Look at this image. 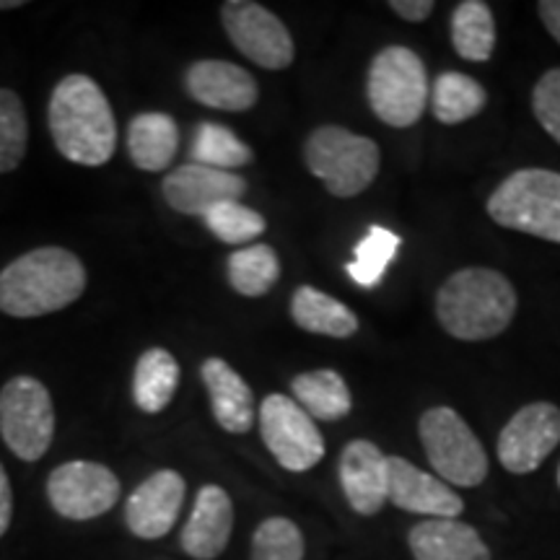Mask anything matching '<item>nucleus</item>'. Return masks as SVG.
<instances>
[{"instance_id":"24","label":"nucleus","mask_w":560,"mask_h":560,"mask_svg":"<svg viewBox=\"0 0 560 560\" xmlns=\"http://www.w3.org/2000/svg\"><path fill=\"white\" fill-rule=\"evenodd\" d=\"M179 384V363L170 350L151 348L138 359L132 397L143 412H161L172 402Z\"/></svg>"},{"instance_id":"31","label":"nucleus","mask_w":560,"mask_h":560,"mask_svg":"<svg viewBox=\"0 0 560 560\" xmlns=\"http://www.w3.org/2000/svg\"><path fill=\"white\" fill-rule=\"evenodd\" d=\"M304 535L285 516H270L252 537L249 560H304Z\"/></svg>"},{"instance_id":"23","label":"nucleus","mask_w":560,"mask_h":560,"mask_svg":"<svg viewBox=\"0 0 560 560\" xmlns=\"http://www.w3.org/2000/svg\"><path fill=\"white\" fill-rule=\"evenodd\" d=\"M291 392L301 408L310 412L314 420H325V423L342 420L350 412V408H353L346 380L332 369L299 374L291 382Z\"/></svg>"},{"instance_id":"5","label":"nucleus","mask_w":560,"mask_h":560,"mask_svg":"<svg viewBox=\"0 0 560 560\" xmlns=\"http://www.w3.org/2000/svg\"><path fill=\"white\" fill-rule=\"evenodd\" d=\"M488 215L503 229L560 244V174L520 170L488 198Z\"/></svg>"},{"instance_id":"13","label":"nucleus","mask_w":560,"mask_h":560,"mask_svg":"<svg viewBox=\"0 0 560 560\" xmlns=\"http://www.w3.org/2000/svg\"><path fill=\"white\" fill-rule=\"evenodd\" d=\"M387 499L397 509L431 520H459L465 501L436 475L423 472L405 457H387Z\"/></svg>"},{"instance_id":"2","label":"nucleus","mask_w":560,"mask_h":560,"mask_svg":"<svg viewBox=\"0 0 560 560\" xmlns=\"http://www.w3.org/2000/svg\"><path fill=\"white\" fill-rule=\"evenodd\" d=\"M516 304L514 285L499 270L462 268L439 289L436 317L452 338L480 342L509 330Z\"/></svg>"},{"instance_id":"6","label":"nucleus","mask_w":560,"mask_h":560,"mask_svg":"<svg viewBox=\"0 0 560 560\" xmlns=\"http://www.w3.org/2000/svg\"><path fill=\"white\" fill-rule=\"evenodd\" d=\"M304 164L335 198H355L376 179L380 145L340 125H322L306 138Z\"/></svg>"},{"instance_id":"22","label":"nucleus","mask_w":560,"mask_h":560,"mask_svg":"<svg viewBox=\"0 0 560 560\" xmlns=\"http://www.w3.org/2000/svg\"><path fill=\"white\" fill-rule=\"evenodd\" d=\"M291 317L301 330L325 338L346 340L359 332V317L338 299L327 296L312 285H301L291 299Z\"/></svg>"},{"instance_id":"29","label":"nucleus","mask_w":560,"mask_h":560,"mask_svg":"<svg viewBox=\"0 0 560 560\" xmlns=\"http://www.w3.org/2000/svg\"><path fill=\"white\" fill-rule=\"evenodd\" d=\"M400 236L395 231L384 226H371L369 234L363 236L355 247V260L348 265V276L363 289H374L382 283L384 272H387L389 262L395 260L397 249H400Z\"/></svg>"},{"instance_id":"11","label":"nucleus","mask_w":560,"mask_h":560,"mask_svg":"<svg viewBox=\"0 0 560 560\" xmlns=\"http://www.w3.org/2000/svg\"><path fill=\"white\" fill-rule=\"evenodd\" d=\"M47 499L66 520H96L120 501V480L96 462H66L47 478Z\"/></svg>"},{"instance_id":"14","label":"nucleus","mask_w":560,"mask_h":560,"mask_svg":"<svg viewBox=\"0 0 560 560\" xmlns=\"http://www.w3.org/2000/svg\"><path fill=\"white\" fill-rule=\"evenodd\" d=\"M185 478L174 470H159L132 490L125 506V522L143 540H159L170 535L185 503Z\"/></svg>"},{"instance_id":"30","label":"nucleus","mask_w":560,"mask_h":560,"mask_svg":"<svg viewBox=\"0 0 560 560\" xmlns=\"http://www.w3.org/2000/svg\"><path fill=\"white\" fill-rule=\"evenodd\" d=\"M30 145V122L24 104L13 91L0 89V174L13 172Z\"/></svg>"},{"instance_id":"1","label":"nucleus","mask_w":560,"mask_h":560,"mask_svg":"<svg viewBox=\"0 0 560 560\" xmlns=\"http://www.w3.org/2000/svg\"><path fill=\"white\" fill-rule=\"evenodd\" d=\"M50 132L55 149L73 164H107L117 149V125L100 83L83 73L62 79L50 100Z\"/></svg>"},{"instance_id":"3","label":"nucleus","mask_w":560,"mask_h":560,"mask_svg":"<svg viewBox=\"0 0 560 560\" xmlns=\"http://www.w3.org/2000/svg\"><path fill=\"white\" fill-rule=\"evenodd\" d=\"M86 289V270L73 252L39 247L0 272V312L11 317H42L66 310Z\"/></svg>"},{"instance_id":"18","label":"nucleus","mask_w":560,"mask_h":560,"mask_svg":"<svg viewBox=\"0 0 560 560\" xmlns=\"http://www.w3.org/2000/svg\"><path fill=\"white\" fill-rule=\"evenodd\" d=\"M231 529H234V503L229 493L221 486H202L179 542L195 560H215L226 550Z\"/></svg>"},{"instance_id":"20","label":"nucleus","mask_w":560,"mask_h":560,"mask_svg":"<svg viewBox=\"0 0 560 560\" xmlns=\"http://www.w3.org/2000/svg\"><path fill=\"white\" fill-rule=\"evenodd\" d=\"M200 374L221 429L229 433H247L255 423V397H252L249 384L221 359H208L200 366Z\"/></svg>"},{"instance_id":"38","label":"nucleus","mask_w":560,"mask_h":560,"mask_svg":"<svg viewBox=\"0 0 560 560\" xmlns=\"http://www.w3.org/2000/svg\"><path fill=\"white\" fill-rule=\"evenodd\" d=\"M558 486H560V467H558Z\"/></svg>"},{"instance_id":"17","label":"nucleus","mask_w":560,"mask_h":560,"mask_svg":"<svg viewBox=\"0 0 560 560\" xmlns=\"http://www.w3.org/2000/svg\"><path fill=\"white\" fill-rule=\"evenodd\" d=\"M187 91L195 102L213 109L247 112L257 104L260 89L247 70L226 60H198L187 70Z\"/></svg>"},{"instance_id":"7","label":"nucleus","mask_w":560,"mask_h":560,"mask_svg":"<svg viewBox=\"0 0 560 560\" xmlns=\"http://www.w3.org/2000/svg\"><path fill=\"white\" fill-rule=\"evenodd\" d=\"M425 457L446 486L478 488L488 478V454L457 410L439 405L418 420Z\"/></svg>"},{"instance_id":"10","label":"nucleus","mask_w":560,"mask_h":560,"mask_svg":"<svg viewBox=\"0 0 560 560\" xmlns=\"http://www.w3.org/2000/svg\"><path fill=\"white\" fill-rule=\"evenodd\" d=\"M221 21L229 39L244 58L268 70L289 68L293 52L291 32L276 13L252 0H229L221 5Z\"/></svg>"},{"instance_id":"37","label":"nucleus","mask_w":560,"mask_h":560,"mask_svg":"<svg viewBox=\"0 0 560 560\" xmlns=\"http://www.w3.org/2000/svg\"><path fill=\"white\" fill-rule=\"evenodd\" d=\"M19 5H24V0H0V11H3V9H19Z\"/></svg>"},{"instance_id":"27","label":"nucleus","mask_w":560,"mask_h":560,"mask_svg":"<svg viewBox=\"0 0 560 560\" xmlns=\"http://www.w3.org/2000/svg\"><path fill=\"white\" fill-rule=\"evenodd\" d=\"M280 278V260L268 244H249L229 257V283L242 296H265Z\"/></svg>"},{"instance_id":"26","label":"nucleus","mask_w":560,"mask_h":560,"mask_svg":"<svg viewBox=\"0 0 560 560\" xmlns=\"http://www.w3.org/2000/svg\"><path fill=\"white\" fill-rule=\"evenodd\" d=\"M452 45L470 62L490 60L495 47L493 11L482 0H462L452 13Z\"/></svg>"},{"instance_id":"9","label":"nucleus","mask_w":560,"mask_h":560,"mask_svg":"<svg viewBox=\"0 0 560 560\" xmlns=\"http://www.w3.org/2000/svg\"><path fill=\"white\" fill-rule=\"evenodd\" d=\"M260 433L280 467L306 472L325 457V439L314 418L285 395H268L260 405Z\"/></svg>"},{"instance_id":"33","label":"nucleus","mask_w":560,"mask_h":560,"mask_svg":"<svg viewBox=\"0 0 560 560\" xmlns=\"http://www.w3.org/2000/svg\"><path fill=\"white\" fill-rule=\"evenodd\" d=\"M532 112L545 132L560 143V68H550L532 91Z\"/></svg>"},{"instance_id":"34","label":"nucleus","mask_w":560,"mask_h":560,"mask_svg":"<svg viewBox=\"0 0 560 560\" xmlns=\"http://www.w3.org/2000/svg\"><path fill=\"white\" fill-rule=\"evenodd\" d=\"M389 9L410 24H418L433 13V0H392Z\"/></svg>"},{"instance_id":"15","label":"nucleus","mask_w":560,"mask_h":560,"mask_svg":"<svg viewBox=\"0 0 560 560\" xmlns=\"http://www.w3.org/2000/svg\"><path fill=\"white\" fill-rule=\"evenodd\" d=\"M247 192V182L234 172L210 170L200 164H185L164 179V198L177 213L206 215L221 202H240Z\"/></svg>"},{"instance_id":"36","label":"nucleus","mask_w":560,"mask_h":560,"mask_svg":"<svg viewBox=\"0 0 560 560\" xmlns=\"http://www.w3.org/2000/svg\"><path fill=\"white\" fill-rule=\"evenodd\" d=\"M537 13H540L550 37L560 45V0H540V3H537Z\"/></svg>"},{"instance_id":"16","label":"nucleus","mask_w":560,"mask_h":560,"mask_svg":"<svg viewBox=\"0 0 560 560\" xmlns=\"http://www.w3.org/2000/svg\"><path fill=\"white\" fill-rule=\"evenodd\" d=\"M340 486L350 509L361 516H376L387 506V454L374 441L355 439L340 454Z\"/></svg>"},{"instance_id":"8","label":"nucleus","mask_w":560,"mask_h":560,"mask_svg":"<svg viewBox=\"0 0 560 560\" xmlns=\"http://www.w3.org/2000/svg\"><path fill=\"white\" fill-rule=\"evenodd\" d=\"M0 436L24 462L47 454L55 436V408L47 387L32 376H16L0 392Z\"/></svg>"},{"instance_id":"19","label":"nucleus","mask_w":560,"mask_h":560,"mask_svg":"<svg viewBox=\"0 0 560 560\" xmlns=\"http://www.w3.org/2000/svg\"><path fill=\"white\" fill-rule=\"evenodd\" d=\"M416 560H490L480 532L459 520H425L408 535Z\"/></svg>"},{"instance_id":"35","label":"nucleus","mask_w":560,"mask_h":560,"mask_svg":"<svg viewBox=\"0 0 560 560\" xmlns=\"http://www.w3.org/2000/svg\"><path fill=\"white\" fill-rule=\"evenodd\" d=\"M11 516H13V490H11L9 475H5L3 465H0V537L9 532Z\"/></svg>"},{"instance_id":"32","label":"nucleus","mask_w":560,"mask_h":560,"mask_svg":"<svg viewBox=\"0 0 560 560\" xmlns=\"http://www.w3.org/2000/svg\"><path fill=\"white\" fill-rule=\"evenodd\" d=\"M202 221L215 240L226 244H247L249 240H257L268 226L257 210L242 206V202H221L208 210Z\"/></svg>"},{"instance_id":"28","label":"nucleus","mask_w":560,"mask_h":560,"mask_svg":"<svg viewBox=\"0 0 560 560\" xmlns=\"http://www.w3.org/2000/svg\"><path fill=\"white\" fill-rule=\"evenodd\" d=\"M252 149L242 143L226 125L200 122L192 138V164L231 172L252 164Z\"/></svg>"},{"instance_id":"21","label":"nucleus","mask_w":560,"mask_h":560,"mask_svg":"<svg viewBox=\"0 0 560 560\" xmlns=\"http://www.w3.org/2000/svg\"><path fill=\"white\" fill-rule=\"evenodd\" d=\"M128 149L138 170L164 172L179 149L177 122L164 112L138 115L128 128Z\"/></svg>"},{"instance_id":"4","label":"nucleus","mask_w":560,"mask_h":560,"mask_svg":"<svg viewBox=\"0 0 560 560\" xmlns=\"http://www.w3.org/2000/svg\"><path fill=\"white\" fill-rule=\"evenodd\" d=\"M366 96L371 112L384 125L410 128L429 107V70L410 47H384L369 66Z\"/></svg>"},{"instance_id":"12","label":"nucleus","mask_w":560,"mask_h":560,"mask_svg":"<svg viewBox=\"0 0 560 560\" xmlns=\"http://www.w3.org/2000/svg\"><path fill=\"white\" fill-rule=\"evenodd\" d=\"M560 444V408L552 402H529L503 425L499 462L511 475H529L556 452Z\"/></svg>"},{"instance_id":"25","label":"nucleus","mask_w":560,"mask_h":560,"mask_svg":"<svg viewBox=\"0 0 560 560\" xmlns=\"http://www.w3.org/2000/svg\"><path fill=\"white\" fill-rule=\"evenodd\" d=\"M486 102L488 94L482 83L465 73H454V70L441 73L431 91L433 117L441 125H459L472 120L486 107Z\"/></svg>"}]
</instances>
